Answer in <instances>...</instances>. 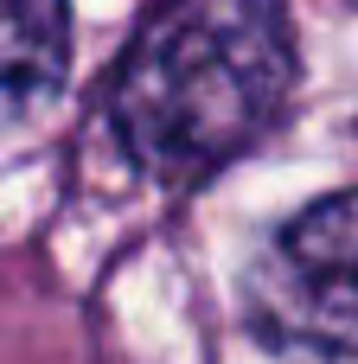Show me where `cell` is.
Wrapping results in <instances>:
<instances>
[{
  "instance_id": "2",
  "label": "cell",
  "mask_w": 358,
  "mask_h": 364,
  "mask_svg": "<svg viewBox=\"0 0 358 364\" xmlns=\"http://www.w3.org/2000/svg\"><path fill=\"white\" fill-rule=\"evenodd\" d=\"M256 301L269 333L358 364V192L307 205L275 237L256 275Z\"/></svg>"
},
{
  "instance_id": "3",
  "label": "cell",
  "mask_w": 358,
  "mask_h": 364,
  "mask_svg": "<svg viewBox=\"0 0 358 364\" xmlns=\"http://www.w3.org/2000/svg\"><path fill=\"white\" fill-rule=\"evenodd\" d=\"M70 45L64 0H0V109L32 102L58 83Z\"/></svg>"
},
{
  "instance_id": "1",
  "label": "cell",
  "mask_w": 358,
  "mask_h": 364,
  "mask_svg": "<svg viewBox=\"0 0 358 364\" xmlns=\"http://www.w3.org/2000/svg\"><path fill=\"white\" fill-rule=\"evenodd\" d=\"M295 45L275 0H160L122 51L109 115L160 179H205L282 109Z\"/></svg>"
}]
</instances>
